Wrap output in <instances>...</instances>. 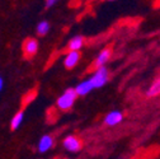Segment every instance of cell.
<instances>
[{
	"instance_id": "1",
	"label": "cell",
	"mask_w": 160,
	"mask_h": 159,
	"mask_svg": "<svg viewBox=\"0 0 160 159\" xmlns=\"http://www.w3.org/2000/svg\"><path fill=\"white\" fill-rule=\"evenodd\" d=\"M76 97L78 95H76L74 88H68L61 95L58 97V99H57V107L60 110H62V111L70 110L74 106L75 101H76Z\"/></svg>"
},
{
	"instance_id": "2",
	"label": "cell",
	"mask_w": 160,
	"mask_h": 159,
	"mask_svg": "<svg viewBox=\"0 0 160 159\" xmlns=\"http://www.w3.org/2000/svg\"><path fill=\"white\" fill-rule=\"evenodd\" d=\"M108 76H109L108 69L106 66H102V68H99V69L95 70V73L89 79V82L92 83L94 89L95 88H101V87H103L108 82Z\"/></svg>"
},
{
	"instance_id": "3",
	"label": "cell",
	"mask_w": 160,
	"mask_h": 159,
	"mask_svg": "<svg viewBox=\"0 0 160 159\" xmlns=\"http://www.w3.org/2000/svg\"><path fill=\"white\" fill-rule=\"evenodd\" d=\"M62 145H64V148H65L68 151H71V153L79 151L80 149H82V146H83L82 141H80L79 139H78L76 136H74V135L66 136V137L64 139V141H62Z\"/></svg>"
},
{
	"instance_id": "4",
	"label": "cell",
	"mask_w": 160,
	"mask_h": 159,
	"mask_svg": "<svg viewBox=\"0 0 160 159\" xmlns=\"http://www.w3.org/2000/svg\"><path fill=\"white\" fill-rule=\"evenodd\" d=\"M123 120V115L119 111H112L104 117V124L108 126H116L118 124H121Z\"/></svg>"
},
{
	"instance_id": "5",
	"label": "cell",
	"mask_w": 160,
	"mask_h": 159,
	"mask_svg": "<svg viewBox=\"0 0 160 159\" xmlns=\"http://www.w3.org/2000/svg\"><path fill=\"white\" fill-rule=\"evenodd\" d=\"M111 55H112L111 49H104V50H102L101 52H99V55L97 56L95 61H94V68L99 69V68L104 66V65L107 64V61L111 59Z\"/></svg>"
},
{
	"instance_id": "6",
	"label": "cell",
	"mask_w": 160,
	"mask_h": 159,
	"mask_svg": "<svg viewBox=\"0 0 160 159\" xmlns=\"http://www.w3.org/2000/svg\"><path fill=\"white\" fill-rule=\"evenodd\" d=\"M80 60V54L76 51H69V54L65 56L64 59V65L66 69H72L78 65Z\"/></svg>"
},
{
	"instance_id": "7",
	"label": "cell",
	"mask_w": 160,
	"mask_h": 159,
	"mask_svg": "<svg viewBox=\"0 0 160 159\" xmlns=\"http://www.w3.org/2000/svg\"><path fill=\"white\" fill-rule=\"evenodd\" d=\"M53 145V137L51 135H43L41 137V140L38 141V151L39 153H46L47 150H50Z\"/></svg>"
},
{
	"instance_id": "8",
	"label": "cell",
	"mask_w": 160,
	"mask_h": 159,
	"mask_svg": "<svg viewBox=\"0 0 160 159\" xmlns=\"http://www.w3.org/2000/svg\"><path fill=\"white\" fill-rule=\"evenodd\" d=\"M93 89H94V88H93L92 83L89 82V79H87V80H83L82 83H79V84L74 88L76 95H87V94L90 93Z\"/></svg>"
},
{
	"instance_id": "9",
	"label": "cell",
	"mask_w": 160,
	"mask_h": 159,
	"mask_svg": "<svg viewBox=\"0 0 160 159\" xmlns=\"http://www.w3.org/2000/svg\"><path fill=\"white\" fill-rule=\"evenodd\" d=\"M23 50H24V54L27 56H33L37 54L38 51V42H37V39L34 38H28L27 41L24 42L23 45Z\"/></svg>"
},
{
	"instance_id": "10",
	"label": "cell",
	"mask_w": 160,
	"mask_h": 159,
	"mask_svg": "<svg viewBox=\"0 0 160 159\" xmlns=\"http://www.w3.org/2000/svg\"><path fill=\"white\" fill-rule=\"evenodd\" d=\"M83 45H84V38L82 36H75V37H72L70 41H69L68 49H69V51H76V52H79V50L83 47Z\"/></svg>"
},
{
	"instance_id": "11",
	"label": "cell",
	"mask_w": 160,
	"mask_h": 159,
	"mask_svg": "<svg viewBox=\"0 0 160 159\" xmlns=\"http://www.w3.org/2000/svg\"><path fill=\"white\" fill-rule=\"evenodd\" d=\"M23 118H24V113L21 111V112H18L13 116V118L10 120V127L13 130H17L19 126H21V124L23 122Z\"/></svg>"
},
{
	"instance_id": "12",
	"label": "cell",
	"mask_w": 160,
	"mask_h": 159,
	"mask_svg": "<svg viewBox=\"0 0 160 159\" xmlns=\"http://www.w3.org/2000/svg\"><path fill=\"white\" fill-rule=\"evenodd\" d=\"M159 93H160V80L156 79V80L150 85V88L148 89L146 95L148 97H156Z\"/></svg>"
},
{
	"instance_id": "13",
	"label": "cell",
	"mask_w": 160,
	"mask_h": 159,
	"mask_svg": "<svg viewBox=\"0 0 160 159\" xmlns=\"http://www.w3.org/2000/svg\"><path fill=\"white\" fill-rule=\"evenodd\" d=\"M50 28H51V26L47 21H41L37 26V33L39 36H46L50 32Z\"/></svg>"
},
{
	"instance_id": "14",
	"label": "cell",
	"mask_w": 160,
	"mask_h": 159,
	"mask_svg": "<svg viewBox=\"0 0 160 159\" xmlns=\"http://www.w3.org/2000/svg\"><path fill=\"white\" fill-rule=\"evenodd\" d=\"M55 4H57L56 0H47V2H46V8H51V7H53Z\"/></svg>"
},
{
	"instance_id": "15",
	"label": "cell",
	"mask_w": 160,
	"mask_h": 159,
	"mask_svg": "<svg viewBox=\"0 0 160 159\" xmlns=\"http://www.w3.org/2000/svg\"><path fill=\"white\" fill-rule=\"evenodd\" d=\"M3 87H4V80H3V78H0V92H2Z\"/></svg>"
}]
</instances>
